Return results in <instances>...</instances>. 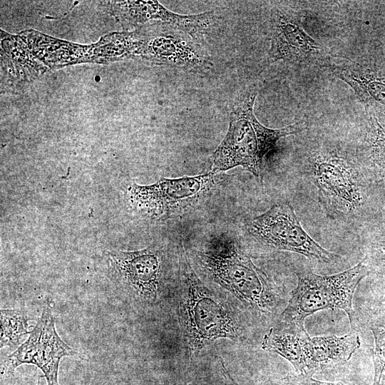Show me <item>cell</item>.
Here are the masks:
<instances>
[{"instance_id": "7c38bea8", "label": "cell", "mask_w": 385, "mask_h": 385, "mask_svg": "<svg viewBox=\"0 0 385 385\" xmlns=\"http://www.w3.org/2000/svg\"><path fill=\"white\" fill-rule=\"evenodd\" d=\"M359 337L354 333L344 336L325 335L307 337L304 344L306 377L324 369L343 365L360 347Z\"/></svg>"}, {"instance_id": "7a4b0ae2", "label": "cell", "mask_w": 385, "mask_h": 385, "mask_svg": "<svg viewBox=\"0 0 385 385\" xmlns=\"http://www.w3.org/2000/svg\"><path fill=\"white\" fill-rule=\"evenodd\" d=\"M195 258L211 281L230 292L255 316L268 317L277 312L281 299L274 284L231 238L215 237L205 249L195 251Z\"/></svg>"}, {"instance_id": "8fae6325", "label": "cell", "mask_w": 385, "mask_h": 385, "mask_svg": "<svg viewBox=\"0 0 385 385\" xmlns=\"http://www.w3.org/2000/svg\"><path fill=\"white\" fill-rule=\"evenodd\" d=\"M113 8L119 21L127 28L158 19L184 31L196 41L209 29L215 19L214 11L195 15L174 13L156 1L115 2Z\"/></svg>"}, {"instance_id": "8992f818", "label": "cell", "mask_w": 385, "mask_h": 385, "mask_svg": "<svg viewBox=\"0 0 385 385\" xmlns=\"http://www.w3.org/2000/svg\"><path fill=\"white\" fill-rule=\"evenodd\" d=\"M250 234L267 248L299 253L311 260L332 263L340 258L317 243L301 225L293 207L286 202L273 205L247 225Z\"/></svg>"}, {"instance_id": "ba28073f", "label": "cell", "mask_w": 385, "mask_h": 385, "mask_svg": "<svg viewBox=\"0 0 385 385\" xmlns=\"http://www.w3.org/2000/svg\"><path fill=\"white\" fill-rule=\"evenodd\" d=\"M138 55L153 63L204 71L211 66L207 53L188 34L167 24L138 32Z\"/></svg>"}, {"instance_id": "2e32d148", "label": "cell", "mask_w": 385, "mask_h": 385, "mask_svg": "<svg viewBox=\"0 0 385 385\" xmlns=\"http://www.w3.org/2000/svg\"><path fill=\"white\" fill-rule=\"evenodd\" d=\"M342 78L354 86L366 103L385 111V77L368 73L354 78Z\"/></svg>"}, {"instance_id": "ffe728a7", "label": "cell", "mask_w": 385, "mask_h": 385, "mask_svg": "<svg viewBox=\"0 0 385 385\" xmlns=\"http://www.w3.org/2000/svg\"><path fill=\"white\" fill-rule=\"evenodd\" d=\"M372 257L377 265L385 270V240L375 247Z\"/></svg>"}, {"instance_id": "52a82bcc", "label": "cell", "mask_w": 385, "mask_h": 385, "mask_svg": "<svg viewBox=\"0 0 385 385\" xmlns=\"http://www.w3.org/2000/svg\"><path fill=\"white\" fill-rule=\"evenodd\" d=\"M265 155L260 134L239 100L231 112L228 130L212 156L210 171L220 173L241 166L260 177Z\"/></svg>"}, {"instance_id": "d6986e66", "label": "cell", "mask_w": 385, "mask_h": 385, "mask_svg": "<svg viewBox=\"0 0 385 385\" xmlns=\"http://www.w3.org/2000/svg\"><path fill=\"white\" fill-rule=\"evenodd\" d=\"M289 381L294 385H354L342 381L327 382L315 379L312 377H306L299 374L297 376L291 377Z\"/></svg>"}, {"instance_id": "9a60e30c", "label": "cell", "mask_w": 385, "mask_h": 385, "mask_svg": "<svg viewBox=\"0 0 385 385\" xmlns=\"http://www.w3.org/2000/svg\"><path fill=\"white\" fill-rule=\"evenodd\" d=\"M369 135V175L385 195V128L374 120Z\"/></svg>"}, {"instance_id": "30bf717a", "label": "cell", "mask_w": 385, "mask_h": 385, "mask_svg": "<svg viewBox=\"0 0 385 385\" xmlns=\"http://www.w3.org/2000/svg\"><path fill=\"white\" fill-rule=\"evenodd\" d=\"M313 178L321 201L330 211L348 214L360 206L357 177L342 158H319L313 165Z\"/></svg>"}, {"instance_id": "277c9868", "label": "cell", "mask_w": 385, "mask_h": 385, "mask_svg": "<svg viewBox=\"0 0 385 385\" xmlns=\"http://www.w3.org/2000/svg\"><path fill=\"white\" fill-rule=\"evenodd\" d=\"M222 174L209 172L196 176L162 178L150 185L134 184L130 199L145 215L166 220L185 214L206 197L223 180Z\"/></svg>"}, {"instance_id": "5b68a950", "label": "cell", "mask_w": 385, "mask_h": 385, "mask_svg": "<svg viewBox=\"0 0 385 385\" xmlns=\"http://www.w3.org/2000/svg\"><path fill=\"white\" fill-rule=\"evenodd\" d=\"M108 263L111 278L130 299L153 305L163 297L168 282V262L162 247L111 251Z\"/></svg>"}, {"instance_id": "7402d4cb", "label": "cell", "mask_w": 385, "mask_h": 385, "mask_svg": "<svg viewBox=\"0 0 385 385\" xmlns=\"http://www.w3.org/2000/svg\"><path fill=\"white\" fill-rule=\"evenodd\" d=\"M281 385H294L289 380L287 382H285L284 384H281Z\"/></svg>"}, {"instance_id": "3957f363", "label": "cell", "mask_w": 385, "mask_h": 385, "mask_svg": "<svg viewBox=\"0 0 385 385\" xmlns=\"http://www.w3.org/2000/svg\"><path fill=\"white\" fill-rule=\"evenodd\" d=\"M370 273L366 257L353 267L332 275L297 272V287L279 320L304 322L306 317L317 312L339 309L346 313L354 329L356 319L352 306L354 294L359 282Z\"/></svg>"}, {"instance_id": "e0dca14e", "label": "cell", "mask_w": 385, "mask_h": 385, "mask_svg": "<svg viewBox=\"0 0 385 385\" xmlns=\"http://www.w3.org/2000/svg\"><path fill=\"white\" fill-rule=\"evenodd\" d=\"M29 318L22 309L1 310V347H14L28 334Z\"/></svg>"}, {"instance_id": "ac0fdd59", "label": "cell", "mask_w": 385, "mask_h": 385, "mask_svg": "<svg viewBox=\"0 0 385 385\" xmlns=\"http://www.w3.org/2000/svg\"><path fill=\"white\" fill-rule=\"evenodd\" d=\"M369 328L374 339L373 385H385V312L371 319Z\"/></svg>"}, {"instance_id": "5bb4252c", "label": "cell", "mask_w": 385, "mask_h": 385, "mask_svg": "<svg viewBox=\"0 0 385 385\" xmlns=\"http://www.w3.org/2000/svg\"><path fill=\"white\" fill-rule=\"evenodd\" d=\"M304 322L279 320L265 335L262 348L288 361L299 374L305 371L304 344L309 336Z\"/></svg>"}, {"instance_id": "9c48e42d", "label": "cell", "mask_w": 385, "mask_h": 385, "mask_svg": "<svg viewBox=\"0 0 385 385\" xmlns=\"http://www.w3.org/2000/svg\"><path fill=\"white\" fill-rule=\"evenodd\" d=\"M29 334L26 341L7 356L6 371L13 372L24 364H34L42 371L48 385H58L60 361L64 356H73L75 352L57 334L49 302L43 307Z\"/></svg>"}, {"instance_id": "6da1fadb", "label": "cell", "mask_w": 385, "mask_h": 385, "mask_svg": "<svg viewBox=\"0 0 385 385\" xmlns=\"http://www.w3.org/2000/svg\"><path fill=\"white\" fill-rule=\"evenodd\" d=\"M178 265V317L189 357L217 339H240L244 327L240 314L200 279L183 249L179 250Z\"/></svg>"}, {"instance_id": "44dd1931", "label": "cell", "mask_w": 385, "mask_h": 385, "mask_svg": "<svg viewBox=\"0 0 385 385\" xmlns=\"http://www.w3.org/2000/svg\"><path fill=\"white\" fill-rule=\"evenodd\" d=\"M381 309L383 312H385V290H384V294L382 295V298H381Z\"/></svg>"}, {"instance_id": "4fadbf2b", "label": "cell", "mask_w": 385, "mask_h": 385, "mask_svg": "<svg viewBox=\"0 0 385 385\" xmlns=\"http://www.w3.org/2000/svg\"><path fill=\"white\" fill-rule=\"evenodd\" d=\"M318 48L317 42L283 12L273 15L271 46L266 66L277 61H301Z\"/></svg>"}]
</instances>
